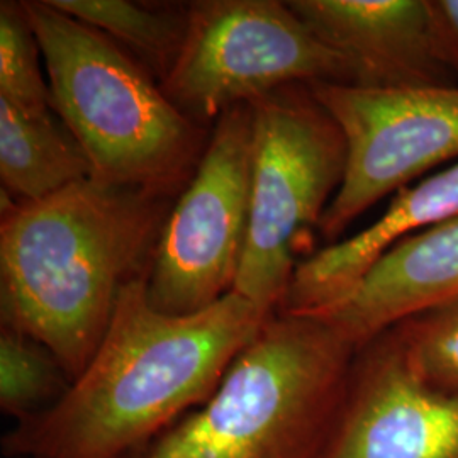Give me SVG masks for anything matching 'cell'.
<instances>
[{
	"label": "cell",
	"instance_id": "1",
	"mask_svg": "<svg viewBox=\"0 0 458 458\" xmlns=\"http://www.w3.org/2000/svg\"><path fill=\"white\" fill-rule=\"evenodd\" d=\"M265 311L229 293L204 311H157L147 276L123 287L111 325L65 395L16 423L4 438L9 458H126L206 403Z\"/></svg>",
	"mask_w": 458,
	"mask_h": 458
},
{
	"label": "cell",
	"instance_id": "2",
	"mask_svg": "<svg viewBox=\"0 0 458 458\" xmlns=\"http://www.w3.org/2000/svg\"><path fill=\"white\" fill-rule=\"evenodd\" d=\"M168 197L96 179L31 202L2 191V327L45 344L72 382L82 376L123 287L148 274Z\"/></svg>",
	"mask_w": 458,
	"mask_h": 458
},
{
	"label": "cell",
	"instance_id": "3",
	"mask_svg": "<svg viewBox=\"0 0 458 458\" xmlns=\"http://www.w3.org/2000/svg\"><path fill=\"white\" fill-rule=\"evenodd\" d=\"M357 352L323 318L274 312L206 403L126 458H316Z\"/></svg>",
	"mask_w": 458,
	"mask_h": 458
},
{
	"label": "cell",
	"instance_id": "4",
	"mask_svg": "<svg viewBox=\"0 0 458 458\" xmlns=\"http://www.w3.org/2000/svg\"><path fill=\"white\" fill-rule=\"evenodd\" d=\"M48 73L51 107L82 147L92 179L172 196L204 153L197 123L111 38L24 2Z\"/></svg>",
	"mask_w": 458,
	"mask_h": 458
},
{
	"label": "cell",
	"instance_id": "5",
	"mask_svg": "<svg viewBox=\"0 0 458 458\" xmlns=\"http://www.w3.org/2000/svg\"><path fill=\"white\" fill-rule=\"evenodd\" d=\"M248 104L253 130L251 209L233 291L265 311L277 312L304 236L319 229L342 185L346 147L311 85H287Z\"/></svg>",
	"mask_w": 458,
	"mask_h": 458
},
{
	"label": "cell",
	"instance_id": "6",
	"mask_svg": "<svg viewBox=\"0 0 458 458\" xmlns=\"http://www.w3.org/2000/svg\"><path fill=\"white\" fill-rule=\"evenodd\" d=\"M348 83L353 72L277 0H206L187 7V33L164 81L194 123L219 119L287 85Z\"/></svg>",
	"mask_w": 458,
	"mask_h": 458
},
{
	"label": "cell",
	"instance_id": "7",
	"mask_svg": "<svg viewBox=\"0 0 458 458\" xmlns=\"http://www.w3.org/2000/svg\"><path fill=\"white\" fill-rule=\"evenodd\" d=\"M253 130L250 104L216 121L196 172L166 217L147 274L157 311H204L233 293L251 209Z\"/></svg>",
	"mask_w": 458,
	"mask_h": 458
},
{
	"label": "cell",
	"instance_id": "8",
	"mask_svg": "<svg viewBox=\"0 0 458 458\" xmlns=\"http://www.w3.org/2000/svg\"><path fill=\"white\" fill-rule=\"evenodd\" d=\"M344 134L342 185L321 219L323 238L338 242L348 225L384 197L458 160V85L370 89L311 85Z\"/></svg>",
	"mask_w": 458,
	"mask_h": 458
},
{
	"label": "cell",
	"instance_id": "9",
	"mask_svg": "<svg viewBox=\"0 0 458 458\" xmlns=\"http://www.w3.org/2000/svg\"><path fill=\"white\" fill-rule=\"evenodd\" d=\"M316 458H458V397L414 376L386 331L357 352Z\"/></svg>",
	"mask_w": 458,
	"mask_h": 458
},
{
	"label": "cell",
	"instance_id": "10",
	"mask_svg": "<svg viewBox=\"0 0 458 458\" xmlns=\"http://www.w3.org/2000/svg\"><path fill=\"white\" fill-rule=\"evenodd\" d=\"M289 5L348 62L353 85H454L433 49L426 0H293Z\"/></svg>",
	"mask_w": 458,
	"mask_h": 458
},
{
	"label": "cell",
	"instance_id": "11",
	"mask_svg": "<svg viewBox=\"0 0 458 458\" xmlns=\"http://www.w3.org/2000/svg\"><path fill=\"white\" fill-rule=\"evenodd\" d=\"M458 297V216L391 246L325 316L357 350L420 312Z\"/></svg>",
	"mask_w": 458,
	"mask_h": 458
},
{
	"label": "cell",
	"instance_id": "12",
	"mask_svg": "<svg viewBox=\"0 0 458 458\" xmlns=\"http://www.w3.org/2000/svg\"><path fill=\"white\" fill-rule=\"evenodd\" d=\"M457 216L458 160L399 191L372 226L299 263L278 312L325 316L399 240Z\"/></svg>",
	"mask_w": 458,
	"mask_h": 458
},
{
	"label": "cell",
	"instance_id": "13",
	"mask_svg": "<svg viewBox=\"0 0 458 458\" xmlns=\"http://www.w3.org/2000/svg\"><path fill=\"white\" fill-rule=\"evenodd\" d=\"M0 179L2 191L17 202H31L92 179V166L51 114H24L0 100Z\"/></svg>",
	"mask_w": 458,
	"mask_h": 458
},
{
	"label": "cell",
	"instance_id": "14",
	"mask_svg": "<svg viewBox=\"0 0 458 458\" xmlns=\"http://www.w3.org/2000/svg\"><path fill=\"white\" fill-rule=\"evenodd\" d=\"M49 5L124 45L162 81L175 64L187 33V9L149 7L128 0H48Z\"/></svg>",
	"mask_w": 458,
	"mask_h": 458
},
{
	"label": "cell",
	"instance_id": "15",
	"mask_svg": "<svg viewBox=\"0 0 458 458\" xmlns=\"http://www.w3.org/2000/svg\"><path fill=\"white\" fill-rule=\"evenodd\" d=\"M72 380L48 348L31 336L0 329V408L14 423L53 408Z\"/></svg>",
	"mask_w": 458,
	"mask_h": 458
},
{
	"label": "cell",
	"instance_id": "16",
	"mask_svg": "<svg viewBox=\"0 0 458 458\" xmlns=\"http://www.w3.org/2000/svg\"><path fill=\"white\" fill-rule=\"evenodd\" d=\"M41 48L24 2L0 4V100L30 115H48L49 83L39 65Z\"/></svg>",
	"mask_w": 458,
	"mask_h": 458
},
{
	"label": "cell",
	"instance_id": "17",
	"mask_svg": "<svg viewBox=\"0 0 458 458\" xmlns=\"http://www.w3.org/2000/svg\"><path fill=\"white\" fill-rule=\"evenodd\" d=\"M428 387L458 397V297L389 329Z\"/></svg>",
	"mask_w": 458,
	"mask_h": 458
},
{
	"label": "cell",
	"instance_id": "18",
	"mask_svg": "<svg viewBox=\"0 0 458 458\" xmlns=\"http://www.w3.org/2000/svg\"><path fill=\"white\" fill-rule=\"evenodd\" d=\"M426 7L435 55L458 81V0H426Z\"/></svg>",
	"mask_w": 458,
	"mask_h": 458
}]
</instances>
